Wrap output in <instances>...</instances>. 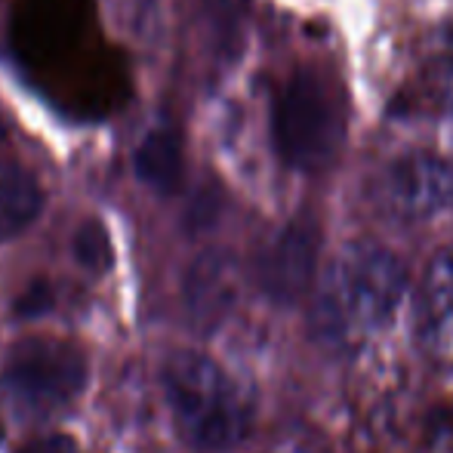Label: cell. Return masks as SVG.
Returning a JSON list of instances; mask_svg holds the SVG:
<instances>
[{"instance_id": "5bb4252c", "label": "cell", "mask_w": 453, "mask_h": 453, "mask_svg": "<svg viewBox=\"0 0 453 453\" xmlns=\"http://www.w3.org/2000/svg\"><path fill=\"white\" fill-rule=\"evenodd\" d=\"M444 102H448V108L453 111V50L448 56V65H444Z\"/></svg>"}, {"instance_id": "277c9868", "label": "cell", "mask_w": 453, "mask_h": 453, "mask_svg": "<svg viewBox=\"0 0 453 453\" xmlns=\"http://www.w3.org/2000/svg\"><path fill=\"white\" fill-rule=\"evenodd\" d=\"M87 382V361L59 340H22L12 346L4 367V388L22 411L47 417L65 411Z\"/></svg>"}, {"instance_id": "3957f363", "label": "cell", "mask_w": 453, "mask_h": 453, "mask_svg": "<svg viewBox=\"0 0 453 453\" xmlns=\"http://www.w3.org/2000/svg\"><path fill=\"white\" fill-rule=\"evenodd\" d=\"M346 142V96L324 68L299 65L274 96V145L287 167L324 173Z\"/></svg>"}, {"instance_id": "4fadbf2b", "label": "cell", "mask_w": 453, "mask_h": 453, "mask_svg": "<svg viewBox=\"0 0 453 453\" xmlns=\"http://www.w3.org/2000/svg\"><path fill=\"white\" fill-rule=\"evenodd\" d=\"M22 453H81L78 444L65 435H43L37 441H31Z\"/></svg>"}, {"instance_id": "8fae6325", "label": "cell", "mask_w": 453, "mask_h": 453, "mask_svg": "<svg viewBox=\"0 0 453 453\" xmlns=\"http://www.w3.org/2000/svg\"><path fill=\"white\" fill-rule=\"evenodd\" d=\"M74 259L84 265L87 272L99 274L111 269V238H108L105 226L99 219H87L84 226L74 232Z\"/></svg>"}, {"instance_id": "ba28073f", "label": "cell", "mask_w": 453, "mask_h": 453, "mask_svg": "<svg viewBox=\"0 0 453 453\" xmlns=\"http://www.w3.org/2000/svg\"><path fill=\"white\" fill-rule=\"evenodd\" d=\"M182 136L170 118H157L155 124L145 127L133 149V170L136 180L149 185L157 195H173L182 182Z\"/></svg>"}, {"instance_id": "6da1fadb", "label": "cell", "mask_w": 453, "mask_h": 453, "mask_svg": "<svg viewBox=\"0 0 453 453\" xmlns=\"http://www.w3.org/2000/svg\"><path fill=\"white\" fill-rule=\"evenodd\" d=\"M407 293L404 263L392 250L358 241L330 259L311 305V327L330 346H355L382 330Z\"/></svg>"}, {"instance_id": "8992f818", "label": "cell", "mask_w": 453, "mask_h": 453, "mask_svg": "<svg viewBox=\"0 0 453 453\" xmlns=\"http://www.w3.org/2000/svg\"><path fill=\"white\" fill-rule=\"evenodd\" d=\"M453 201V170L435 155H404L382 173L380 203L398 222H426Z\"/></svg>"}, {"instance_id": "52a82bcc", "label": "cell", "mask_w": 453, "mask_h": 453, "mask_svg": "<svg viewBox=\"0 0 453 453\" xmlns=\"http://www.w3.org/2000/svg\"><path fill=\"white\" fill-rule=\"evenodd\" d=\"M241 272L238 259L226 250H207L185 272V311L203 334L216 330L238 303Z\"/></svg>"}, {"instance_id": "30bf717a", "label": "cell", "mask_w": 453, "mask_h": 453, "mask_svg": "<svg viewBox=\"0 0 453 453\" xmlns=\"http://www.w3.org/2000/svg\"><path fill=\"white\" fill-rule=\"evenodd\" d=\"M43 191L22 164H0V244L22 234L41 216Z\"/></svg>"}, {"instance_id": "7a4b0ae2", "label": "cell", "mask_w": 453, "mask_h": 453, "mask_svg": "<svg viewBox=\"0 0 453 453\" xmlns=\"http://www.w3.org/2000/svg\"><path fill=\"white\" fill-rule=\"evenodd\" d=\"M164 392L182 441L203 453L238 448L253 426V404L244 388L213 358L176 352L164 364Z\"/></svg>"}, {"instance_id": "9a60e30c", "label": "cell", "mask_w": 453, "mask_h": 453, "mask_svg": "<svg viewBox=\"0 0 453 453\" xmlns=\"http://www.w3.org/2000/svg\"><path fill=\"white\" fill-rule=\"evenodd\" d=\"M4 136H6V124H4V114H0V142H4Z\"/></svg>"}, {"instance_id": "5b68a950", "label": "cell", "mask_w": 453, "mask_h": 453, "mask_svg": "<svg viewBox=\"0 0 453 453\" xmlns=\"http://www.w3.org/2000/svg\"><path fill=\"white\" fill-rule=\"evenodd\" d=\"M321 257V226L311 216H296L269 241L257 265L263 293L274 305H296L315 284Z\"/></svg>"}, {"instance_id": "7c38bea8", "label": "cell", "mask_w": 453, "mask_h": 453, "mask_svg": "<svg viewBox=\"0 0 453 453\" xmlns=\"http://www.w3.org/2000/svg\"><path fill=\"white\" fill-rule=\"evenodd\" d=\"M50 303H53V293H50V287L43 284V280H35V284H31L28 290L16 299V311L22 318H37V315H43V311L50 309Z\"/></svg>"}, {"instance_id": "9c48e42d", "label": "cell", "mask_w": 453, "mask_h": 453, "mask_svg": "<svg viewBox=\"0 0 453 453\" xmlns=\"http://www.w3.org/2000/svg\"><path fill=\"white\" fill-rule=\"evenodd\" d=\"M417 324L429 342L444 340L453 327V244L426 263L417 293Z\"/></svg>"}]
</instances>
